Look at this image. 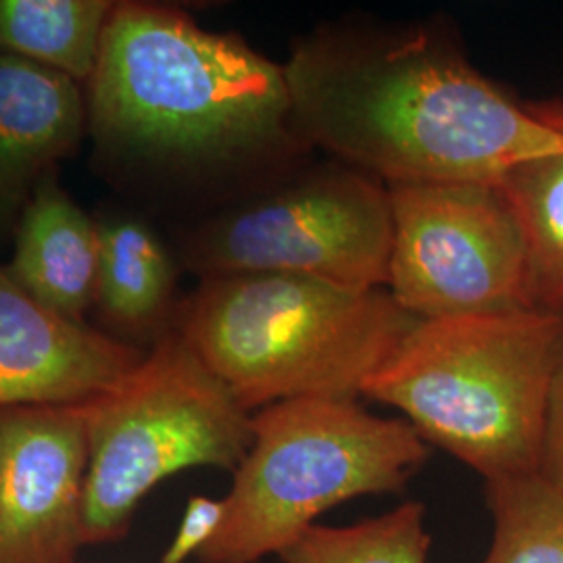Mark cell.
Wrapping results in <instances>:
<instances>
[{"label": "cell", "instance_id": "obj_13", "mask_svg": "<svg viewBox=\"0 0 563 563\" xmlns=\"http://www.w3.org/2000/svg\"><path fill=\"white\" fill-rule=\"evenodd\" d=\"M99 225L97 299L111 330L159 341L176 320V263L148 223L132 216H104Z\"/></svg>", "mask_w": 563, "mask_h": 563}, {"label": "cell", "instance_id": "obj_9", "mask_svg": "<svg viewBox=\"0 0 563 563\" xmlns=\"http://www.w3.org/2000/svg\"><path fill=\"white\" fill-rule=\"evenodd\" d=\"M88 460L81 405L0 407V563H76Z\"/></svg>", "mask_w": 563, "mask_h": 563}, {"label": "cell", "instance_id": "obj_4", "mask_svg": "<svg viewBox=\"0 0 563 563\" xmlns=\"http://www.w3.org/2000/svg\"><path fill=\"white\" fill-rule=\"evenodd\" d=\"M562 360L563 316L544 309L420 320L362 395L484 481L530 476Z\"/></svg>", "mask_w": 563, "mask_h": 563}, {"label": "cell", "instance_id": "obj_2", "mask_svg": "<svg viewBox=\"0 0 563 563\" xmlns=\"http://www.w3.org/2000/svg\"><path fill=\"white\" fill-rule=\"evenodd\" d=\"M86 102L102 151L165 165L251 157L292 125L282 65L153 2L115 4Z\"/></svg>", "mask_w": 563, "mask_h": 563}, {"label": "cell", "instance_id": "obj_11", "mask_svg": "<svg viewBox=\"0 0 563 563\" xmlns=\"http://www.w3.org/2000/svg\"><path fill=\"white\" fill-rule=\"evenodd\" d=\"M86 125L81 84L0 53V244L15 232L42 178L76 153Z\"/></svg>", "mask_w": 563, "mask_h": 563}, {"label": "cell", "instance_id": "obj_12", "mask_svg": "<svg viewBox=\"0 0 563 563\" xmlns=\"http://www.w3.org/2000/svg\"><path fill=\"white\" fill-rule=\"evenodd\" d=\"M99 225L57 180L42 178L13 232L7 272L36 301L84 322L95 307L99 278Z\"/></svg>", "mask_w": 563, "mask_h": 563}, {"label": "cell", "instance_id": "obj_3", "mask_svg": "<svg viewBox=\"0 0 563 563\" xmlns=\"http://www.w3.org/2000/svg\"><path fill=\"white\" fill-rule=\"evenodd\" d=\"M420 318L384 288L288 274L202 278L174 330L249 413L290 399H355Z\"/></svg>", "mask_w": 563, "mask_h": 563}, {"label": "cell", "instance_id": "obj_1", "mask_svg": "<svg viewBox=\"0 0 563 563\" xmlns=\"http://www.w3.org/2000/svg\"><path fill=\"white\" fill-rule=\"evenodd\" d=\"M292 125L388 184H499L563 148V104H520L437 34H318L286 60Z\"/></svg>", "mask_w": 563, "mask_h": 563}, {"label": "cell", "instance_id": "obj_8", "mask_svg": "<svg viewBox=\"0 0 563 563\" xmlns=\"http://www.w3.org/2000/svg\"><path fill=\"white\" fill-rule=\"evenodd\" d=\"M393 209L376 178L336 172L207 225L188 263L202 278L288 274L346 288L388 286Z\"/></svg>", "mask_w": 563, "mask_h": 563}, {"label": "cell", "instance_id": "obj_19", "mask_svg": "<svg viewBox=\"0 0 563 563\" xmlns=\"http://www.w3.org/2000/svg\"><path fill=\"white\" fill-rule=\"evenodd\" d=\"M537 474L563 495V360L549 395Z\"/></svg>", "mask_w": 563, "mask_h": 563}, {"label": "cell", "instance_id": "obj_10", "mask_svg": "<svg viewBox=\"0 0 563 563\" xmlns=\"http://www.w3.org/2000/svg\"><path fill=\"white\" fill-rule=\"evenodd\" d=\"M144 355L48 309L0 265V407L84 405L125 380Z\"/></svg>", "mask_w": 563, "mask_h": 563}, {"label": "cell", "instance_id": "obj_14", "mask_svg": "<svg viewBox=\"0 0 563 563\" xmlns=\"http://www.w3.org/2000/svg\"><path fill=\"white\" fill-rule=\"evenodd\" d=\"M115 4L111 0H0V53L88 84Z\"/></svg>", "mask_w": 563, "mask_h": 563}, {"label": "cell", "instance_id": "obj_16", "mask_svg": "<svg viewBox=\"0 0 563 563\" xmlns=\"http://www.w3.org/2000/svg\"><path fill=\"white\" fill-rule=\"evenodd\" d=\"M495 534L483 563H563V495L539 474L484 481Z\"/></svg>", "mask_w": 563, "mask_h": 563}, {"label": "cell", "instance_id": "obj_5", "mask_svg": "<svg viewBox=\"0 0 563 563\" xmlns=\"http://www.w3.org/2000/svg\"><path fill=\"white\" fill-rule=\"evenodd\" d=\"M251 422L222 528L199 563L280 555L334 505L402 490L430 455L411 423L367 413L355 399L274 402Z\"/></svg>", "mask_w": 563, "mask_h": 563}, {"label": "cell", "instance_id": "obj_6", "mask_svg": "<svg viewBox=\"0 0 563 563\" xmlns=\"http://www.w3.org/2000/svg\"><path fill=\"white\" fill-rule=\"evenodd\" d=\"M81 409L90 444L84 547L123 539L157 484L188 467L236 470L253 443V413L174 328L125 380Z\"/></svg>", "mask_w": 563, "mask_h": 563}, {"label": "cell", "instance_id": "obj_17", "mask_svg": "<svg viewBox=\"0 0 563 563\" xmlns=\"http://www.w3.org/2000/svg\"><path fill=\"white\" fill-rule=\"evenodd\" d=\"M423 516L422 504L407 501L353 526L313 523L278 558L284 563H426L430 537Z\"/></svg>", "mask_w": 563, "mask_h": 563}, {"label": "cell", "instance_id": "obj_7", "mask_svg": "<svg viewBox=\"0 0 563 563\" xmlns=\"http://www.w3.org/2000/svg\"><path fill=\"white\" fill-rule=\"evenodd\" d=\"M388 292L420 320L537 309L522 225L499 184H388Z\"/></svg>", "mask_w": 563, "mask_h": 563}, {"label": "cell", "instance_id": "obj_18", "mask_svg": "<svg viewBox=\"0 0 563 563\" xmlns=\"http://www.w3.org/2000/svg\"><path fill=\"white\" fill-rule=\"evenodd\" d=\"M225 518V504L197 495L192 497L181 516L178 532L167 551L163 563H186L192 555L197 558L207 544L213 541Z\"/></svg>", "mask_w": 563, "mask_h": 563}, {"label": "cell", "instance_id": "obj_15", "mask_svg": "<svg viewBox=\"0 0 563 563\" xmlns=\"http://www.w3.org/2000/svg\"><path fill=\"white\" fill-rule=\"evenodd\" d=\"M499 188L522 225L534 305L563 316V148L518 165Z\"/></svg>", "mask_w": 563, "mask_h": 563}]
</instances>
